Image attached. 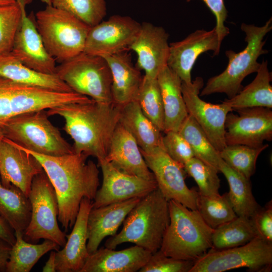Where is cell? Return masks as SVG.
I'll use <instances>...</instances> for the list:
<instances>
[{"instance_id": "f6af8a7d", "label": "cell", "mask_w": 272, "mask_h": 272, "mask_svg": "<svg viewBox=\"0 0 272 272\" xmlns=\"http://www.w3.org/2000/svg\"><path fill=\"white\" fill-rule=\"evenodd\" d=\"M0 237L13 245L16 241L15 231L0 214Z\"/></svg>"}, {"instance_id": "8992f818", "label": "cell", "mask_w": 272, "mask_h": 272, "mask_svg": "<svg viewBox=\"0 0 272 272\" xmlns=\"http://www.w3.org/2000/svg\"><path fill=\"white\" fill-rule=\"evenodd\" d=\"M35 24L48 53L60 63L84 51L91 28L75 16L52 5L35 14Z\"/></svg>"}, {"instance_id": "4316f807", "label": "cell", "mask_w": 272, "mask_h": 272, "mask_svg": "<svg viewBox=\"0 0 272 272\" xmlns=\"http://www.w3.org/2000/svg\"><path fill=\"white\" fill-rule=\"evenodd\" d=\"M0 77L16 83L58 92L73 91L56 75L41 73L28 67L11 51L0 55Z\"/></svg>"}, {"instance_id": "4fadbf2b", "label": "cell", "mask_w": 272, "mask_h": 272, "mask_svg": "<svg viewBox=\"0 0 272 272\" xmlns=\"http://www.w3.org/2000/svg\"><path fill=\"white\" fill-rule=\"evenodd\" d=\"M203 84V79L199 77L190 84L182 82L181 91L188 114L200 126L214 147L220 152L227 146L225 139L226 116L233 110L223 102L215 104L201 99L199 94Z\"/></svg>"}, {"instance_id": "d6a6232c", "label": "cell", "mask_w": 272, "mask_h": 272, "mask_svg": "<svg viewBox=\"0 0 272 272\" xmlns=\"http://www.w3.org/2000/svg\"><path fill=\"white\" fill-rule=\"evenodd\" d=\"M258 237L250 218L237 216L214 229L212 249L220 250L244 245Z\"/></svg>"}, {"instance_id": "bcb514c9", "label": "cell", "mask_w": 272, "mask_h": 272, "mask_svg": "<svg viewBox=\"0 0 272 272\" xmlns=\"http://www.w3.org/2000/svg\"><path fill=\"white\" fill-rule=\"evenodd\" d=\"M12 245L0 237V271H5Z\"/></svg>"}, {"instance_id": "681fc988", "label": "cell", "mask_w": 272, "mask_h": 272, "mask_svg": "<svg viewBox=\"0 0 272 272\" xmlns=\"http://www.w3.org/2000/svg\"><path fill=\"white\" fill-rule=\"evenodd\" d=\"M5 135L2 127H0V145L5 138Z\"/></svg>"}, {"instance_id": "e0dca14e", "label": "cell", "mask_w": 272, "mask_h": 272, "mask_svg": "<svg viewBox=\"0 0 272 272\" xmlns=\"http://www.w3.org/2000/svg\"><path fill=\"white\" fill-rule=\"evenodd\" d=\"M103 176L101 187L96 192L92 208L142 198L158 188L156 180H148L120 171L105 159L98 161Z\"/></svg>"}, {"instance_id": "52a82bcc", "label": "cell", "mask_w": 272, "mask_h": 272, "mask_svg": "<svg viewBox=\"0 0 272 272\" xmlns=\"http://www.w3.org/2000/svg\"><path fill=\"white\" fill-rule=\"evenodd\" d=\"M92 101L89 97L74 91L58 92L0 77V127L12 118L24 113Z\"/></svg>"}, {"instance_id": "83f0119b", "label": "cell", "mask_w": 272, "mask_h": 272, "mask_svg": "<svg viewBox=\"0 0 272 272\" xmlns=\"http://www.w3.org/2000/svg\"><path fill=\"white\" fill-rule=\"evenodd\" d=\"M119 123L145 151L162 147L161 131L143 113L135 101L122 106Z\"/></svg>"}, {"instance_id": "e575fe53", "label": "cell", "mask_w": 272, "mask_h": 272, "mask_svg": "<svg viewBox=\"0 0 272 272\" xmlns=\"http://www.w3.org/2000/svg\"><path fill=\"white\" fill-rule=\"evenodd\" d=\"M135 101L143 113L162 131L164 113L162 95L157 78L143 76Z\"/></svg>"}, {"instance_id": "7bdbcfd3", "label": "cell", "mask_w": 272, "mask_h": 272, "mask_svg": "<svg viewBox=\"0 0 272 272\" xmlns=\"http://www.w3.org/2000/svg\"><path fill=\"white\" fill-rule=\"evenodd\" d=\"M258 237L272 244V202L269 201L250 218Z\"/></svg>"}, {"instance_id": "2e32d148", "label": "cell", "mask_w": 272, "mask_h": 272, "mask_svg": "<svg viewBox=\"0 0 272 272\" xmlns=\"http://www.w3.org/2000/svg\"><path fill=\"white\" fill-rule=\"evenodd\" d=\"M32 0H16L21 10L20 22L15 35L12 53L24 65L37 72L55 74V59L47 51L35 24L27 15L26 6Z\"/></svg>"}, {"instance_id": "5bb4252c", "label": "cell", "mask_w": 272, "mask_h": 272, "mask_svg": "<svg viewBox=\"0 0 272 272\" xmlns=\"http://www.w3.org/2000/svg\"><path fill=\"white\" fill-rule=\"evenodd\" d=\"M141 25L129 16H111L91 27L83 52L104 58L128 50Z\"/></svg>"}, {"instance_id": "44dd1931", "label": "cell", "mask_w": 272, "mask_h": 272, "mask_svg": "<svg viewBox=\"0 0 272 272\" xmlns=\"http://www.w3.org/2000/svg\"><path fill=\"white\" fill-rule=\"evenodd\" d=\"M93 200L84 198L75 224L61 250L55 252L56 271L81 272L90 254L87 247V222Z\"/></svg>"}, {"instance_id": "f546056e", "label": "cell", "mask_w": 272, "mask_h": 272, "mask_svg": "<svg viewBox=\"0 0 272 272\" xmlns=\"http://www.w3.org/2000/svg\"><path fill=\"white\" fill-rule=\"evenodd\" d=\"M219 170L228 181V197L237 216L250 218L260 206L252 194L250 179L231 168L222 159Z\"/></svg>"}, {"instance_id": "b9f144b4", "label": "cell", "mask_w": 272, "mask_h": 272, "mask_svg": "<svg viewBox=\"0 0 272 272\" xmlns=\"http://www.w3.org/2000/svg\"><path fill=\"white\" fill-rule=\"evenodd\" d=\"M165 133L162 140L163 149L171 159L184 166L194 157L190 146L178 131H169Z\"/></svg>"}, {"instance_id": "ba28073f", "label": "cell", "mask_w": 272, "mask_h": 272, "mask_svg": "<svg viewBox=\"0 0 272 272\" xmlns=\"http://www.w3.org/2000/svg\"><path fill=\"white\" fill-rule=\"evenodd\" d=\"M44 110L15 116L2 127L5 137L38 154L58 156L74 153L71 146L48 118Z\"/></svg>"}, {"instance_id": "ee69618b", "label": "cell", "mask_w": 272, "mask_h": 272, "mask_svg": "<svg viewBox=\"0 0 272 272\" xmlns=\"http://www.w3.org/2000/svg\"><path fill=\"white\" fill-rule=\"evenodd\" d=\"M192 0H186L189 2ZM215 16L216 25L215 27L219 44L221 46L223 39L230 33L229 29L225 25L228 16V11L224 0H201Z\"/></svg>"}, {"instance_id": "7a4b0ae2", "label": "cell", "mask_w": 272, "mask_h": 272, "mask_svg": "<svg viewBox=\"0 0 272 272\" xmlns=\"http://www.w3.org/2000/svg\"><path fill=\"white\" fill-rule=\"evenodd\" d=\"M121 106L113 102L70 103L47 110L48 116L64 121L63 130L72 139L74 152L97 160L107 156L114 132L119 123Z\"/></svg>"}, {"instance_id": "60d3db41", "label": "cell", "mask_w": 272, "mask_h": 272, "mask_svg": "<svg viewBox=\"0 0 272 272\" xmlns=\"http://www.w3.org/2000/svg\"><path fill=\"white\" fill-rule=\"evenodd\" d=\"M195 261L174 258L160 249L152 254L140 272H189Z\"/></svg>"}, {"instance_id": "4dcf8cb0", "label": "cell", "mask_w": 272, "mask_h": 272, "mask_svg": "<svg viewBox=\"0 0 272 272\" xmlns=\"http://www.w3.org/2000/svg\"><path fill=\"white\" fill-rule=\"evenodd\" d=\"M15 234L16 241L12 246L6 272H29L43 255L60 248L56 243L47 239L40 244L29 243L20 231H15Z\"/></svg>"}, {"instance_id": "8d00e7d4", "label": "cell", "mask_w": 272, "mask_h": 272, "mask_svg": "<svg viewBox=\"0 0 272 272\" xmlns=\"http://www.w3.org/2000/svg\"><path fill=\"white\" fill-rule=\"evenodd\" d=\"M268 147V144L259 147L244 145H227L219 152V154L229 166L250 179L255 172L259 155Z\"/></svg>"}, {"instance_id": "d6986e66", "label": "cell", "mask_w": 272, "mask_h": 272, "mask_svg": "<svg viewBox=\"0 0 272 272\" xmlns=\"http://www.w3.org/2000/svg\"><path fill=\"white\" fill-rule=\"evenodd\" d=\"M169 35L162 26L144 22L128 49L137 54V67L145 71V76L157 78L167 65Z\"/></svg>"}, {"instance_id": "d590c367", "label": "cell", "mask_w": 272, "mask_h": 272, "mask_svg": "<svg viewBox=\"0 0 272 272\" xmlns=\"http://www.w3.org/2000/svg\"><path fill=\"white\" fill-rule=\"evenodd\" d=\"M197 210L205 222L213 229L237 217L227 192L212 196H203L198 193Z\"/></svg>"}, {"instance_id": "7402d4cb", "label": "cell", "mask_w": 272, "mask_h": 272, "mask_svg": "<svg viewBox=\"0 0 272 272\" xmlns=\"http://www.w3.org/2000/svg\"><path fill=\"white\" fill-rule=\"evenodd\" d=\"M141 198L134 197L125 201L92 208L88 218L87 247L89 254L98 249L102 241L113 236L130 211Z\"/></svg>"}, {"instance_id": "f907efd6", "label": "cell", "mask_w": 272, "mask_h": 272, "mask_svg": "<svg viewBox=\"0 0 272 272\" xmlns=\"http://www.w3.org/2000/svg\"><path fill=\"white\" fill-rule=\"evenodd\" d=\"M42 3H45L46 5H51L50 0H40Z\"/></svg>"}, {"instance_id": "74e56055", "label": "cell", "mask_w": 272, "mask_h": 272, "mask_svg": "<svg viewBox=\"0 0 272 272\" xmlns=\"http://www.w3.org/2000/svg\"><path fill=\"white\" fill-rule=\"evenodd\" d=\"M55 8L75 16L90 27L103 21L107 14L105 0H50Z\"/></svg>"}, {"instance_id": "cb8c5ba5", "label": "cell", "mask_w": 272, "mask_h": 272, "mask_svg": "<svg viewBox=\"0 0 272 272\" xmlns=\"http://www.w3.org/2000/svg\"><path fill=\"white\" fill-rule=\"evenodd\" d=\"M105 159L122 172L148 180H156L137 142L119 123L114 132Z\"/></svg>"}, {"instance_id": "9a60e30c", "label": "cell", "mask_w": 272, "mask_h": 272, "mask_svg": "<svg viewBox=\"0 0 272 272\" xmlns=\"http://www.w3.org/2000/svg\"><path fill=\"white\" fill-rule=\"evenodd\" d=\"M271 108L253 107L235 110L226 116L225 139L226 145H244L253 147L272 140Z\"/></svg>"}, {"instance_id": "ac0fdd59", "label": "cell", "mask_w": 272, "mask_h": 272, "mask_svg": "<svg viewBox=\"0 0 272 272\" xmlns=\"http://www.w3.org/2000/svg\"><path fill=\"white\" fill-rule=\"evenodd\" d=\"M221 47L215 27L210 31L196 30L184 39L169 44L167 66L182 82L190 84L191 72L198 57L210 50L218 55Z\"/></svg>"}, {"instance_id": "30bf717a", "label": "cell", "mask_w": 272, "mask_h": 272, "mask_svg": "<svg viewBox=\"0 0 272 272\" xmlns=\"http://www.w3.org/2000/svg\"><path fill=\"white\" fill-rule=\"evenodd\" d=\"M28 198L31 214L30 222L23 232L24 239L35 243L41 239H47L63 247L66 235L58 225L57 196L44 170L34 177Z\"/></svg>"}, {"instance_id": "6da1fadb", "label": "cell", "mask_w": 272, "mask_h": 272, "mask_svg": "<svg viewBox=\"0 0 272 272\" xmlns=\"http://www.w3.org/2000/svg\"><path fill=\"white\" fill-rule=\"evenodd\" d=\"M11 142L40 163L56 193L57 219L65 232L67 231L75 224L82 199L93 200L95 197L100 185L98 166L82 154L74 152L49 156L30 151Z\"/></svg>"}, {"instance_id": "603a6c76", "label": "cell", "mask_w": 272, "mask_h": 272, "mask_svg": "<svg viewBox=\"0 0 272 272\" xmlns=\"http://www.w3.org/2000/svg\"><path fill=\"white\" fill-rule=\"evenodd\" d=\"M152 254L136 245L121 250L101 247L90 254L81 272L139 271Z\"/></svg>"}, {"instance_id": "ffe728a7", "label": "cell", "mask_w": 272, "mask_h": 272, "mask_svg": "<svg viewBox=\"0 0 272 272\" xmlns=\"http://www.w3.org/2000/svg\"><path fill=\"white\" fill-rule=\"evenodd\" d=\"M43 171L34 156L4 138L0 145V178L4 186L14 185L28 197L34 177Z\"/></svg>"}, {"instance_id": "f35d334b", "label": "cell", "mask_w": 272, "mask_h": 272, "mask_svg": "<svg viewBox=\"0 0 272 272\" xmlns=\"http://www.w3.org/2000/svg\"><path fill=\"white\" fill-rule=\"evenodd\" d=\"M184 167L186 174L197 183L199 194L208 196L220 194V179L217 169L194 157L188 161Z\"/></svg>"}, {"instance_id": "7dc6e473", "label": "cell", "mask_w": 272, "mask_h": 272, "mask_svg": "<svg viewBox=\"0 0 272 272\" xmlns=\"http://www.w3.org/2000/svg\"><path fill=\"white\" fill-rule=\"evenodd\" d=\"M43 272H55L56 271L55 264V251H52L50 253L48 259L42 268Z\"/></svg>"}, {"instance_id": "7c38bea8", "label": "cell", "mask_w": 272, "mask_h": 272, "mask_svg": "<svg viewBox=\"0 0 272 272\" xmlns=\"http://www.w3.org/2000/svg\"><path fill=\"white\" fill-rule=\"evenodd\" d=\"M141 153L153 173L158 188L168 201H176L191 210H197L198 192L189 188L186 183L184 167L171 159L161 147Z\"/></svg>"}, {"instance_id": "c3c4849f", "label": "cell", "mask_w": 272, "mask_h": 272, "mask_svg": "<svg viewBox=\"0 0 272 272\" xmlns=\"http://www.w3.org/2000/svg\"><path fill=\"white\" fill-rule=\"evenodd\" d=\"M16 3V0H0V7L11 5Z\"/></svg>"}, {"instance_id": "f1b7e54d", "label": "cell", "mask_w": 272, "mask_h": 272, "mask_svg": "<svg viewBox=\"0 0 272 272\" xmlns=\"http://www.w3.org/2000/svg\"><path fill=\"white\" fill-rule=\"evenodd\" d=\"M267 64V60H263L252 82L243 87L234 97L222 102L233 110L253 107L271 108V73L268 70Z\"/></svg>"}, {"instance_id": "ab89813d", "label": "cell", "mask_w": 272, "mask_h": 272, "mask_svg": "<svg viewBox=\"0 0 272 272\" xmlns=\"http://www.w3.org/2000/svg\"><path fill=\"white\" fill-rule=\"evenodd\" d=\"M21 17V10L17 2L0 7V55L12 51Z\"/></svg>"}, {"instance_id": "9c48e42d", "label": "cell", "mask_w": 272, "mask_h": 272, "mask_svg": "<svg viewBox=\"0 0 272 272\" xmlns=\"http://www.w3.org/2000/svg\"><path fill=\"white\" fill-rule=\"evenodd\" d=\"M55 75L76 93L96 102H113L112 75L103 57L83 52L56 66Z\"/></svg>"}, {"instance_id": "836d02e7", "label": "cell", "mask_w": 272, "mask_h": 272, "mask_svg": "<svg viewBox=\"0 0 272 272\" xmlns=\"http://www.w3.org/2000/svg\"><path fill=\"white\" fill-rule=\"evenodd\" d=\"M179 133L187 141L194 157L217 169L219 171V152L212 145L195 119L189 114L182 123Z\"/></svg>"}, {"instance_id": "1f68e13d", "label": "cell", "mask_w": 272, "mask_h": 272, "mask_svg": "<svg viewBox=\"0 0 272 272\" xmlns=\"http://www.w3.org/2000/svg\"><path fill=\"white\" fill-rule=\"evenodd\" d=\"M28 197L19 188L4 186L0 178V214L15 231L24 232L31 217Z\"/></svg>"}, {"instance_id": "d4e9b609", "label": "cell", "mask_w": 272, "mask_h": 272, "mask_svg": "<svg viewBox=\"0 0 272 272\" xmlns=\"http://www.w3.org/2000/svg\"><path fill=\"white\" fill-rule=\"evenodd\" d=\"M124 50L104 57L112 75V101L120 106L136 100L143 76Z\"/></svg>"}, {"instance_id": "5b68a950", "label": "cell", "mask_w": 272, "mask_h": 272, "mask_svg": "<svg viewBox=\"0 0 272 272\" xmlns=\"http://www.w3.org/2000/svg\"><path fill=\"white\" fill-rule=\"evenodd\" d=\"M271 29V18L260 27L242 23L241 29L245 34L246 46L238 53L232 50L225 51L228 59L227 67L219 75L208 80L200 95L225 93L230 99L239 93L243 88L242 82L244 78L258 70L260 65L257 61L258 57L268 52L263 49L266 42L263 38Z\"/></svg>"}, {"instance_id": "3957f363", "label": "cell", "mask_w": 272, "mask_h": 272, "mask_svg": "<svg viewBox=\"0 0 272 272\" xmlns=\"http://www.w3.org/2000/svg\"><path fill=\"white\" fill-rule=\"evenodd\" d=\"M169 222L168 201L157 188L141 198L127 215L121 231L110 236L104 246L114 249L130 242L153 253L160 249Z\"/></svg>"}, {"instance_id": "8fae6325", "label": "cell", "mask_w": 272, "mask_h": 272, "mask_svg": "<svg viewBox=\"0 0 272 272\" xmlns=\"http://www.w3.org/2000/svg\"><path fill=\"white\" fill-rule=\"evenodd\" d=\"M272 266V244L259 237L238 247L211 249L194 262L189 272H223L241 267L252 271H269Z\"/></svg>"}, {"instance_id": "484cf974", "label": "cell", "mask_w": 272, "mask_h": 272, "mask_svg": "<svg viewBox=\"0 0 272 272\" xmlns=\"http://www.w3.org/2000/svg\"><path fill=\"white\" fill-rule=\"evenodd\" d=\"M157 79L162 95L164 113V132L178 131L188 113L181 91L182 81L167 65Z\"/></svg>"}, {"instance_id": "277c9868", "label": "cell", "mask_w": 272, "mask_h": 272, "mask_svg": "<svg viewBox=\"0 0 272 272\" xmlns=\"http://www.w3.org/2000/svg\"><path fill=\"white\" fill-rule=\"evenodd\" d=\"M170 222L160 250L174 258L195 261L212 248L213 229L203 220L197 210L168 201Z\"/></svg>"}]
</instances>
